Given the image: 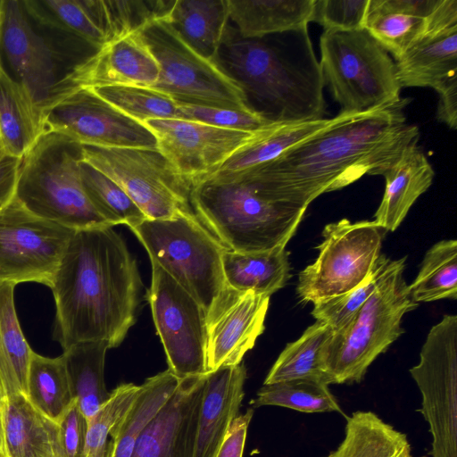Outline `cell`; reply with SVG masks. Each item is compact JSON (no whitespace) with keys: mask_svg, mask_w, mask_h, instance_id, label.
Instances as JSON below:
<instances>
[{"mask_svg":"<svg viewBox=\"0 0 457 457\" xmlns=\"http://www.w3.org/2000/svg\"><path fill=\"white\" fill-rule=\"evenodd\" d=\"M314 4L315 0H228L229 20L244 38L307 28Z\"/></svg>","mask_w":457,"mask_h":457,"instance_id":"obj_27","label":"cell"},{"mask_svg":"<svg viewBox=\"0 0 457 457\" xmlns=\"http://www.w3.org/2000/svg\"><path fill=\"white\" fill-rule=\"evenodd\" d=\"M141 287L137 262L112 227L75 230L50 287L63 350L90 341L119 346L136 321Z\"/></svg>","mask_w":457,"mask_h":457,"instance_id":"obj_2","label":"cell"},{"mask_svg":"<svg viewBox=\"0 0 457 457\" xmlns=\"http://www.w3.org/2000/svg\"><path fill=\"white\" fill-rule=\"evenodd\" d=\"M87 420L75 401L58 423L59 457H83Z\"/></svg>","mask_w":457,"mask_h":457,"instance_id":"obj_46","label":"cell"},{"mask_svg":"<svg viewBox=\"0 0 457 457\" xmlns=\"http://www.w3.org/2000/svg\"><path fill=\"white\" fill-rule=\"evenodd\" d=\"M320 66L340 112L365 113L399 103L395 60L364 29L324 30Z\"/></svg>","mask_w":457,"mask_h":457,"instance_id":"obj_7","label":"cell"},{"mask_svg":"<svg viewBox=\"0 0 457 457\" xmlns=\"http://www.w3.org/2000/svg\"><path fill=\"white\" fill-rule=\"evenodd\" d=\"M140 385L124 383L114 388L107 401L87 420L83 457H109L112 443L126 413L134 403Z\"/></svg>","mask_w":457,"mask_h":457,"instance_id":"obj_42","label":"cell"},{"mask_svg":"<svg viewBox=\"0 0 457 457\" xmlns=\"http://www.w3.org/2000/svg\"><path fill=\"white\" fill-rule=\"evenodd\" d=\"M46 131L67 136L81 145L157 148L154 135L89 88L62 96L44 112Z\"/></svg>","mask_w":457,"mask_h":457,"instance_id":"obj_16","label":"cell"},{"mask_svg":"<svg viewBox=\"0 0 457 457\" xmlns=\"http://www.w3.org/2000/svg\"><path fill=\"white\" fill-rule=\"evenodd\" d=\"M190 204L218 242L238 253L286 247L307 210L272 199L248 171L196 182Z\"/></svg>","mask_w":457,"mask_h":457,"instance_id":"obj_4","label":"cell"},{"mask_svg":"<svg viewBox=\"0 0 457 457\" xmlns=\"http://www.w3.org/2000/svg\"><path fill=\"white\" fill-rule=\"evenodd\" d=\"M82 161L117 183L147 219L195 213L191 185L157 148L82 145Z\"/></svg>","mask_w":457,"mask_h":457,"instance_id":"obj_10","label":"cell"},{"mask_svg":"<svg viewBox=\"0 0 457 457\" xmlns=\"http://www.w3.org/2000/svg\"><path fill=\"white\" fill-rule=\"evenodd\" d=\"M94 3L99 26L107 43L143 30L155 21L168 20L174 1L95 0Z\"/></svg>","mask_w":457,"mask_h":457,"instance_id":"obj_40","label":"cell"},{"mask_svg":"<svg viewBox=\"0 0 457 457\" xmlns=\"http://www.w3.org/2000/svg\"><path fill=\"white\" fill-rule=\"evenodd\" d=\"M143 34L160 68L158 80L151 88L179 102L255 111L218 60L194 50L167 20L154 21Z\"/></svg>","mask_w":457,"mask_h":457,"instance_id":"obj_9","label":"cell"},{"mask_svg":"<svg viewBox=\"0 0 457 457\" xmlns=\"http://www.w3.org/2000/svg\"><path fill=\"white\" fill-rule=\"evenodd\" d=\"M409 102L403 98L372 112L345 113L273 161L246 171L272 199L307 208L320 195L364 175H382L419 143V128L408 123L404 114Z\"/></svg>","mask_w":457,"mask_h":457,"instance_id":"obj_1","label":"cell"},{"mask_svg":"<svg viewBox=\"0 0 457 457\" xmlns=\"http://www.w3.org/2000/svg\"><path fill=\"white\" fill-rule=\"evenodd\" d=\"M246 369L241 362L206 374L194 457H216L244 398Z\"/></svg>","mask_w":457,"mask_h":457,"instance_id":"obj_22","label":"cell"},{"mask_svg":"<svg viewBox=\"0 0 457 457\" xmlns=\"http://www.w3.org/2000/svg\"><path fill=\"white\" fill-rule=\"evenodd\" d=\"M417 303L457 297V241L445 239L425 253L417 277L409 285Z\"/></svg>","mask_w":457,"mask_h":457,"instance_id":"obj_37","label":"cell"},{"mask_svg":"<svg viewBox=\"0 0 457 457\" xmlns=\"http://www.w3.org/2000/svg\"><path fill=\"white\" fill-rule=\"evenodd\" d=\"M15 284L0 281V391L4 396L27 395V377L33 351L20 326Z\"/></svg>","mask_w":457,"mask_h":457,"instance_id":"obj_31","label":"cell"},{"mask_svg":"<svg viewBox=\"0 0 457 457\" xmlns=\"http://www.w3.org/2000/svg\"><path fill=\"white\" fill-rule=\"evenodd\" d=\"M390 259L380 253L369 276L356 287L313 303L312 315L328 325L334 333L342 330L377 287Z\"/></svg>","mask_w":457,"mask_h":457,"instance_id":"obj_43","label":"cell"},{"mask_svg":"<svg viewBox=\"0 0 457 457\" xmlns=\"http://www.w3.org/2000/svg\"><path fill=\"white\" fill-rule=\"evenodd\" d=\"M159 265L205 312L226 287L222 254L226 250L195 213L172 219H145L129 228Z\"/></svg>","mask_w":457,"mask_h":457,"instance_id":"obj_8","label":"cell"},{"mask_svg":"<svg viewBox=\"0 0 457 457\" xmlns=\"http://www.w3.org/2000/svg\"><path fill=\"white\" fill-rule=\"evenodd\" d=\"M160 68L143 30L107 42L77 64L61 81L54 104L77 88L110 86H154ZM49 107V106H48Z\"/></svg>","mask_w":457,"mask_h":457,"instance_id":"obj_20","label":"cell"},{"mask_svg":"<svg viewBox=\"0 0 457 457\" xmlns=\"http://www.w3.org/2000/svg\"><path fill=\"white\" fill-rule=\"evenodd\" d=\"M89 89L121 113L141 123L150 119H179L178 102L148 87L127 85Z\"/></svg>","mask_w":457,"mask_h":457,"instance_id":"obj_41","label":"cell"},{"mask_svg":"<svg viewBox=\"0 0 457 457\" xmlns=\"http://www.w3.org/2000/svg\"><path fill=\"white\" fill-rule=\"evenodd\" d=\"M270 296L226 285L206 312V369L242 362L264 331Z\"/></svg>","mask_w":457,"mask_h":457,"instance_id":"obj_18","label":"cell"},{"mask_svg":"<svg viewBox=\"0 0 457 457\" xmlns=\"http://www.w3.org/2000/svg\"><path fill=\"white\" fill-rule=\"evenodd\" d=\"M80 177L92 206L112 227L123 224L130 228L147 219L117 183L83 161Z\"/></svg>","mask_w":457,"mask_h":457,"instance_id":"obj_39","label":"cell"},{"mask_svg":"<svg viewBox=\"0 0 457 457\" xmlns=\"http://www.w3.org/2000/svg\"><path fill=\"white\" fill-rule=\"evenodd\" d=\"M6 457H59L58 424L37 411L24 395L2 404Z\"/></svg>","mask_w":457,"mask_h":457,"instance_id":"obj_25","label":"cell"},{"mask_svg":"<svg viewBox=\"0 0 457 457\" xmlns=\"http://www.w3.org/2000/svg\"><path fill=\"white\" fill-rule=\"evenodd\" d=\"M438 0H370L365 29L399 58L424 32Z\"/></svg>","mask_w":457,"mask_h":457,"instance_id":"obj_24","label":"cell"},{"mask_svg":"<svg viewBox=\"0 0 457 457\" xmlns=\"http://www.w3.org/2000/svg\"><path fill=\"white\" fill-rule=\"evenodd\" d=\"M333 333L328 325L316 320L298 339L286 345L266 376L263 385L297 378L319 379L328 384L323 358Z\"/></svg>","mask_w":457,"mask_h":457,"instance_id":"obj_35","label":"cell"},{"mask_svg":"<svg viewBox=\"0 0 457 457\" xmlns=\"http://www.w3.org/2000/svg\"><path fill=\"white\" fill-rule=\"evenodd\" d=\"M5 154H7L5 152V149H4V146L3 145V142H2V140L0 138V162L5 156Z\"/></svg>","mask_w":457,"mask_h":457,"instance_id":"obj_51","label":"cell"},{"mask_svg":"<svg viewBox=\"0 0 457 457\" xmlns=\"http://www.w3.org/2000/svg\"><path fill=\"white\" fill-rule=\"evenodd\" d=\"M406 257L390 260L374 292L339 332L323 358L329 385L358 383L375 359L403 332V317L417 308L403 278Z\"/></svg>","mask_w":457,"mask_h":457,"instance_id":"obj_6","label":"cell"},{"mask_svg":"<svg viewBox=\"0 0 457 457\" xmlns=\"http://www.w3.org/2000/svg\"><path fill=\"white\" fill-rule=\"evenodd\" d=\"M395 62L402 88L437 91L457 80V0H438L422 35Z\"/></svg>","mask_w":457,"mask_h":457,"instance_id":"obj_19","label":"cell"},{"mask_svg":"<svg viewBox=\"0 0 457 457\" xmlns=\"http://www.w3.org/2000/svg\"><path fill=\"white\" fill-rule=\"evenodd\" d=\"M74 231L31 214L14 197L0 211V281L50 287Z\"/></svg>","mask_w":457,"mask_h":457,"instance_id":"obj_14","label":"cell"},{"mask_svg":"<svg viewBox=\"0 0 457 457\" xmlns=\"http://www.w3.org/2000/svg\"><path fill=\"white\" fill-rule=\"evenodd\" d=\"M206 374L180 380L145 428L131 457H194Z\"/></svg>","mask_w":457,"mask_h":457,"instance_id":"obj_21","label":"cell"},{"mask_svg":"<svg viewBox=\"0 0 457 457\" xmlns=\"http://www.w3.org/2000/svg\"><path fill=\"white\" fill-rule=\"evenodd\" d=\"M142 124L154 135L160 153L191 187L215 172L256 132L183 119H150Z\"/></svg>","mask_w":457,"mask_h":457,"instance_id":"obj_17","label":"cell"},{"mask_svg":"<svg viewBox=\"0 0 457 457\" xmlns=\"http://www.w3.org/2000/svg\"><path fill=\"white\" fill-rule=\"evenodd\" d=\"M221 262L226 285L237 291L270 296L290 278L288 253L285 246L259 253L225 250Z\"/></svg>","mask_w":457,"mask_h":457,"instance_id":"obj_30","label":"cell"},{"mask_svg":"<svg viewBox=\"0 0 457 457\" xmlns=\"http://www.w3.org/2000/svg\"><path fill=\"white\" fill-rule=\"evenodd\" d=\"M180 380L169 369L148 378L122 420L109 457H131L145 428L178 388Z\"/></svg>","mask_w":457,"mask_h":457,"instance_id":"obj_34","label":"cell"},{"mask_svg":"<svg viewBox=\"0 0 457 457\" xmlns=\"http://www.w3.org/2000/svg\"><path fill=\"white\" fill-rule=\"evenodd\" d=\"M4 395L0 391V457H6L4 449V428H3V415H2V404Z\"/></svg>","mask_w":457,"mask_h":457,"instance_id":"obj_50","label":"cell"},{"mask_svg":"<svg viewBox=\"0 0 457 457\" xmlns=\"http://www.w3.org/2000/svg\"><path fill=\"white\" fill-rule=\"evenodd\" d=\"M253 415L249 408L232 421L216 457H243L248 427Z\"/></svg>","mask_w":457,"mask_h":457,"instance_id":"obj_47","label":"cell"},{"mask_svg":"<svg viewBox=\"0 0 457 457\" xmlns=\"http://www.w3.org/2000/svg\"><path fill=\"white\" fill-rule=\"evenodd\" d=\"M0 68L28 89L43 112L54 101L68 73L22 0L0 1Z\"/></svg>","mask_w":457,"mask_h":457,"instance_id":"obj_15","label":"cell"},{"mask_svg":"<svg viewBox=\"0 0 457 457\" xmlns=\"http://www.w3.org/2000/svg\"><path fill=\"white\" fill-rule=\"evenodd\" d=\"M228 20V0H176L167 21L194 50L217 59Z\"/></svg>","mask_w":457,"mask_h":457,"instance_id":"obj_29","label":"cell"},{"mask_svg":"<svg viewBox=\"0 0 457 457\" xmlns=\"http://www.w3.org/2000/svg\"><path fill=\"white\" fill-rule=\"evenodd\" d=\"M385 190L374 221L395 231L416 200L431 186L435 171L418 144L410 146L382 175Z\"/></svg>","mask_w":457,"mask_h":457,"instance_id":"obj_23","label":"cell"},{"mask_svg":"<svg viewBox=\"0 0 457 457\" xmlns=\"http://www.w3.org/2000/svg\"><path fill=\"white\" fill-rule=\"evenodd\" d=\"M328 386L325 381L312 378L263 385L249 404L253 409L273 405L306 413L336 411L344 414Z\"/></svg>","mask_w":457,"mask_h":457,"instance_id":"obj_38","label":"cell"},{"mask_svg":"<svg viewBox=\"0 0 457 457\" xmlns=\"http://www.w3.org/2000/svg\"><path fill=\"white\" fill-rule=\"evenodd\" d=\"M260 38L225 37L218 62L270 123L324 119V79L308 27Z\"/></svg>","mask_w":457,"mask_h":457,"instance_id":"obj_3","label":"cell"},{"mask_svg":"<svg viewBox=\"0 0 457 457\" xmlns=\"http://www.w3.org/2000/svg\"><path fill=\"white\" fill-rule=\"evenodd\" d=\"M21 159L9 154L0 162V211L15 196Z\"/></svg>","mask_w":457,"mask_h":457,"instance_id":"obj_48","label":"cell"},{"mask_svg":"<svg viewBox=\"0 0 457 457\" xmlns=\"http://www.w3.org/2000/svg\"><path fill=\"white\" fill-rule=\"evenodd\" d=\"M81 161L80 144L45 131L21 158L14 197L31 214L72 230L112 227L84 191Z\"/></svg>","mask_w":457,"mask_h":457,"instance_id":"obj_5","label":"cell"},{"mask_svg":"<svg viewBox=\"0 0 457 457\" xmlns=\"http://www.w3.org/2000/svg\"><path fill=\"white\" fill-rule=\"evenodd\" d=\"M325 457H413L407 436L372 411L346 417L345 438Z\"/></svg>","mask_w":457,"mask_h":457,"instance_id":"obj_32","label":"cell"},{"mask_svg":"<svg viewBox=\"0 0 457 457\" xmlns=\"http://www.w3.org/2000/svg\"><path fill=\"white\" fill-rule=\"evenodd\" d=\"M45 131L43 112L30 93L0 68V138L6 154L21 159Z\"/></svg>","mask_w":457,"mask_h":457,"instance_id":"obj_28","label":"cell"},{"mask_svg":"<svg viewBox=\"0 0 457 457\" xmlns=\"http://www.w3.org/2000/svg\"><path fill=\"white\" fill-rule=\"evenodd\" d=\"M345 113L339 112L335 117L317 120L268 125L257 130L210 176L237 174L271 162L291 147L337 123Z\"/></svg>","mask_w":457,"mask_h":457,"instance_id":"obj_26","label":"cell"},{"mask_svg":"<svg viewBox=\"0 0 457 457\" xmlns=\"http://www.w3.org/2000/svg\"><path fill=\"white\" fill-rule=\"evenodd\" d=\"M105 341L75 344L63 350L67 374L75 401L89 420L110 396L104 383Z\"/></svg>","mask_w":457,"mask_h":457,"instance_id":"obj_33","label":"cell"},{"mask_svg":"<svg viewBox=\"0 0 457 457\" xmlns=\"http://www.w3.org/2000/svg\"><path fill=\"white\" fill-rule=\"evenodd\" d=\"M439 101L436 118L450 129L457 128V80H453L436 91Z\"/></svg>","mask_w":457,"mask_h":457,"instance_id":"obj_49","label":"cell"},{"mask_svg":"<svg viewBox=\"0 0 457 457\" xmlns=\"http://www.w3.org/2000/svg\"><path fill=\"white\" fill-rule=\"evenodd\" d=\"M31 405L58 424L75 402L63 356L48 358L32 353L27 377Z\"/></svg>","mask_w":457,"mask_h":457,"instance_id":"obj_36","label":"cell"},{"mask_svg":"<svg viewBox=\"0 0 457 457\" xmlns=\"http://www.w3.org/2000/svg\"><path fill=\"white\" fill-rule=\"evenodd\" d=\"M152 264L147 300L169 370L179 379L203 376L206 369V312L159 265Z\"/></svg>","mask_w":457,"mask_h":457,"instance_id":"obj_13","label":"cell"},{"mask_svg":"<svg viewBox=\"0 0 457 457\" xmlns=\"http://www.w3.org/2000/svg\"><path fill=\"white\" fill-rule=\"evenodd\" d=\"M178 102L179 119L245 131H257L270 123L255 111H242Z\"/></svg>","mask_w":457,"mask_h":457,"instance_id":"obj_44","label":"cell"},{"mask_svg":"<svg viewBox=\"0 0 457 457\" xmlns=\"http://www.w3.org/2000/svg\"><path fill=\"white\" fill-rule=\"evenodd\" d=\"M386 231L374 220L342 219L327 224L316 260L298 276L296 293L312 303L344 294L359 286L380 255Z\"/></svg>","mask_w":457,"mask_h":457,"instance_id":"obj_11","label":"cell"},{"mask_svg":"<svg viewBox=\"0 0 457 457\" xmlns=\"http://www.w3.org/2000/svg\"><path fill=\"white\" fill-rule=\"evenodd\" d=\"M421 396V414L432 435V457H457V316L434 325L410 369Z\"/></svg>","mask_w":457,"mask_h":457,"instance_id":"obj_12","label":"cell"},{"mask_svg":"<svg viewBox=\"0 0 457 457\" xmlns=\"http://www.w3.org/2000/svg\"><path fill=\"white\" fill-rule=\"evenodd\" d=\"M369 3L370 0H315L312 21L324 30L364 29Z\"/></svg>","mask_w":457,"mask_h":457,"instance_id":"obj_45","label":"cell"}]
</instances>
